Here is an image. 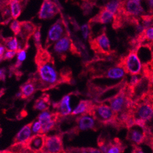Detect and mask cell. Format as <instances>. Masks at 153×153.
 Listing matches in <instances>:
<instances>
[{
    "label": "cell",
    "mask_w": 153,
    "mask_h": 153,
    "mask_svg": "<svg viewBox=\"0 0 153 153\" xmlns=\"http://www.w3.org/2000/svg\"><path fill=\"white\" fill-rule=\"evenodd\" d=\"M145 2L148 6V13L153 14V0H145Z\"/></svg>",
    "instance_id": "cell-38"
},
{
    "label": "cell",
    "mask_w": 153,
    "mask_h": 153,
    "mask_svg": "<svg viewBox=\"0 0 153 153\" xmlns=\"http://www.w3.org/2000/svg\"><path fill=\"white\" fill-rule=\"evenodd\" d=\"M147 136L146 128L138 124L128 128L127 139L132 145H140L145 142Z\"/></svg>",
    "instance_id": "cell-11"
},
{
    "label": "cell",
    "mask_w": 153,
    "mask_h": 153,
    "mask_svg": "<svg viewBox=\"0 0 153 153\" xmlns=\"http://www.w3.org/2000/svg\"><path fill=\"white\" fill-rule=\"evenodd\" d=\"M152 53H153V49H152Z\"/></svg>",
    "instance_id": "cell-45"
},
{
    "label": "cell",
    "mask_w": 153,
    "mask_h": 153,
    "mask_svg": "<svg viewBox=\"0 0 153 153\" xmlns=\"http://www.w3.org/2000/svg\"><path fill=\"white\" fill-rule=\"evenodd\" d=\"M118 12L128 18H139L145 14L141 1L137 0H122Z\"/></svg>",
    "instance_id": "cell-6"
},
{
    "label": "cell",
    "mask_w": 153,
    "mask_h": 153,
    "mask_svg": "<svg viewBox=\"0 0 153 153\" xmlns=\"http://www.w3.org/2000/svg\"><path fill=\"white\" fill-rule=\"evenodd\" d=\"M121 1L122 0H110L104 7L115 15L119 11Z\"/></svg>",
    "instance_id": "cell-28"
},
{
    "label": "cell",
    "mask_w": 153,
    "mask_h": 153,
    "mask_svg": "<svg viewBox=\"0 0 153 153\" xmlns=\"http://www.w3.org/2000/svg\"><path fill=\"white\" fill-rule=\"evenodd\" d=\"M91 24L88 23V24L83 25L80 27L81 33L83 39L85 40H89L91 39Z\"/></svg>",
    "instance_id": "cell-31"
},
{
    "label": "cell",
    "mask_w": 153,
    "mask_h": 153,
    "mask_svg": "<svg viewBox=\"0 0 153 153\" xmlns=\"http://www.w3.org/2000/svg\"><path fill=\"white\" fill-rule=\"evenodd\" d=\"M72 95V94L66 95L59 102L53 104V108L56 109V112H57L61 117H68L71 115L72 112L71 105Z\"/></svg>",
    "instance_id": "cell-17"
},
{
    "label": "cell",
    "mask_w": 153,
    "mask_h": 153,
    "mask_svg": "<svg viewBox=\"0 0 153 153\" xmlns=\"http://www.w3.org/2000/svg\"><path fill=\"white\" fill-rule=\"evenodd\" d=\"M153 98L148 94L134 102L132 113L136 124L146 128L153 126Z\"/></svg>",
    "instance_id": "cell-2"
},
{
    "label": "cell",
    "mask_w": 153,
    "mask_h": 153,
    "mask_svg": "<svg viewBox=\"0 0 153 153\" xmlns=\"http://www.w3.org/2000/svg\"><path fill=\"white\" fill-rule=\"evenodd\" d=\"M76 131H86L89 130H97L101 123L94 118L91 113H86L76 118Z\"/></svg>",
    "instance_id": "cell-9"
},
{
    "label": "cell",
    "mask_w": 153,
    "mask_h": 153,
    "mask_svg": "<svg viewBox=\"0 0 153 153\" xmlns=\"http://www.w3.org/2000/svg\"><path fill=\"white\" fill-rule=\"evenodd\" d=\"M32 124L33 122L30 123H28V125H25L24 127H23L20 131L15 135L14 139V143H26L32 137Z\"/></svg>",
    "instance_id": "cell-22"
},
{
    "label": "cell",
    "mask_w": 153,
    "mask_h": 153,
    "mask_svg": "<svg viewBox=\"0 0 153 153\" xmlns=\"http://www.w3.org/2000/svg\"><path fill=\"white\" fill-rule=\"evenodd\" d=\"M119 63L124 68L127 74L129 75L143 74V64L135 50H131L126 56L121 59Z\"/></svg>",
    "instance_id": "cell-4"
},
{
    "label": "cell",
    "mask_w": 153,
    "mask_h": 153,
    "mask_svg": "<svg viewBox=\"0 0 153 153\" xmlns=\"http://www.w3.org/2000/svg\"><path fill=\"white\" fill-rule=\"evenodd\" d=\"M139 19L145 29L153 26V14L142 15Z\"/></svg>",
    "instance_id": "cell-30"
},
{
    "label": "cell",
    "mask_w": 153,
    "mask_h": 153,
    "mask_svg": "<svg viewBox=\"0 0 153 153\" xmlns=\"http://www.w3.org/2000/svg\"><path fill=\"white\" fill-rule=\"evenodd\" d=\"M5 89L4 88H2L1 90H0V98L2 97V96L5 93Z\"/></svg>",
    "instance_id": "cell-43"
},
{
    "label": "cell",
    "mask_w": 153,
    "mask_h": 153,
    "mask_svg": "<svg viewBox=\"0 0 153 153\" xmlns=\"http://www.w3.org/2000/svg\"><path fill=\"white\" fill-rule=\"evenodd\" d=\"M41 129H42V125L39 120L36 121H33L32 127L33 134H40Z\"/></svg>",
    "instance_id": "cell-36"
},
{
    "label": "cell",
    "mask_w": 153,
    "mask_h": 153,
    "mask_svg": "<svg viewBox=\"0 0 153 153\" xmlns=\"http://www.w3.org/2000/svg\"><path fill=\"white\" fill-rule=\"evenodd\" d=\"M50 104L49 95L44 94L35 101L33 108L36 111L42 112L49 110L50 107Z\"/></svg>",
    "instance_id": "cell-24"
},
{
    "label": "cell",
    "mask_w": 153,
    "mask_h": 153,
    "mask_svg": "<svg viewBox=\"0 0 153 153\" xmlns=\"http://www.w3.org/2000/svg\"><path fill=\"white\" fill-rule=\"evenodd\" d=\"M6 51V48L4 47V45L2 43H0V59H2Z\"/></svg>",
    "instance_id": "cell-39"
},
{
    "label": "cell",
    "mask_w": 153,
    "mask_h": 153,
    "mask_svg": "<svg viewBox=\"0 0 153 153\" xmlns=\"http://www.w3.org/2000/svg\"><path fill=\"white\" fill-rule=\"evenodd\" d=\"M127 74L124 68L118 63L117 65L109 68L100 77L115 82H121L126 78Z\"/></svg>",
    "instance_id": "cell-14"
},
{
    "label": "cell",
    "mask_w": 153,
    "mask_h": 153,
    "mask_svg": "<svg viewBox=\"0 0 153 153\" xmlns=\"http://www.w3.org/2000/svg\"><path fill=\"white\" fill-rule=\"evenodd\" d=\"M20 24L21 31L19 36L22 40V43L19 49H21L22 45H23V48H28V40L31 37L33 36L38 26L35 25L33 23L28 21L20 22Z\"/></svg>",
    "instance_id": "cell-15"
},
{
    "label": "cell",
    "mask_w": 153,
    "mask_h": 153,
    "mask_svg": "<svg viewBox=\"0 0 153 153\" xmlns=\"http://www.w3.org/2000/svg\"><path fill=\"white\" fill-rule=\"evenodd\" d=\"M27 50L28 48H22V49H19L17 51V59L16 63H15V64L14 65L15 68H18L21 67L23 62L26 59Z\"/></svg>",
    "instance_id": "cell-29"
},
{
    "label": "cell",
    "mask_w": 153,
    "mask_h": 153,
    "mask_svg": "<svg viewBox=\"0 0 153 153\" xmlns=\"http://www.w3.org/2000/svg\"><path fill=\"white\" fill-rule=\"evenodd\" d=\"M20 92L21 94L20 98L22 99H26L32 96L36 91H37L36 84L32 78L22 85L20 87Z\"/></svg>",
    "instance_id": "cell-23"
},
{
    "label": "cell",
    "mask_w": 153,
    "mask_h": 153,
    "mask_svg": "<svg viewBox=\"0 0 153 153\" xmlns=\"http://www.w3.org/2000/svg\"><path fill=\"white\" fill-rule=\"evenodd\" d=\"M61 117L57 112H51L49 110L42 111L38 116V120L42 125L40 134H46L53 130Z\"/></svg>",
    "instance_id": "cell-10"
},
{
    "label": "cell",
    "mask_w": 153,
    "mask_h": 153,
    "mask_svg": "<svg viewBox=\"0 0 153 153\" xmlns=\"http://www.w3.org/2000/svg\"><path fill=\"white\" fill-rule=\"evenodd\" d=\"M2 40V44L4 45V47L7 50H13V51H17L19 50V44L18 42V39L17 37H8V38H3ZM1 43V42H0Z\"/></svg>",
    "instance_id": "cell-27"
},
{
    "label": "cell",
    "mask_w": 153,
    "mask_h": 153,
    "mask_svg": "<svg viewBox=\"0 0 153 153\" xmlns=\"http://www.w3.org/2000/svg\"><path fill=\"white\" fill-rule=\"evenodd\" d=\"M151 87V81L149 76L143 74L141 79L134 87L131 88V100L134 102L139 100L149 94Z\"/></svg>",
    "instance_id": "cell-12"
},
{
    "label": "cell",
    "mask_w": 153,
    "mask_h": 153,
    "mask_svg": "<svg viewBox=\"0 0 153 153\" xmlns=\"http://www.w3.org/2000/svg\"><path fill=\"white\" fill-rule=\"evenodd\" d=\"M53 51L59 58L64 60L68 52L76 53L77 49L72 42V40L67 34L56 42L53 45Z\"/></svg>",
    "instance_id": "cell-7"
},
{
    "label": "cell",
    "mask_w": 153,
    "mask_h": 153,
    "mask_svg": "<svg viewBox=\"0 0 153 153\" xmlns=\"http://www.w3.org/2000/svg\"><path fill=\"white\" fill-rule=\"evenodd\" d=\"M72 152H84V153H100L101 151L99 149L94 148H73Z\"/></svg>",
    "instance_id": "cell-34"
},
{
    "label": "cell",
    "mask_w": 153,
    "mask_h": 153,
    "mask_svg": "<svg viewBox=\"0 0 153 153\" xmlns=\"http://www.w3.org/2000/svg\"><path fill=\"white\" fill-rule=\"evenodd\" d=\"M34 61L37 71L31 76L36 86L37 91H46L70 81L69 72H58L53 57L48 50L40 45L36 48Z\"/></svg>",
    "instance_id": "cell-1"
},
{
    "label": "cell",
    "mask_w": 153,
    "mask_h": 153,
    "mask_svg": "<svg viewBox=\"0 0 153 153\" xmlns=\"http://www.w3.org/2000/svg\"><path fill=\"white\" fill-rule=\"evenodd\" d=\"M125 148L126 146L119 140L115 139L110 141L106 153H121L124 151Z\"/></svg>",
    "instance_id": "cell-26"
},
{
    "label": "cell",
    "mask_w": 153,
    "mask_h": 153,
    "mask_svg": "<svg viewBox=\"0 0 153 153\" xmlns=\"http://www.w3.org/2000/svg\"><path fill=\"white\" fill-rule=\"evenodd\" d=\"M6 79V70L5 68L0 69V81H4Z\"/></svg>",
    "instance_id": "cell-40"
},
{
    "label": "cell",
    "mask_w": 153,
    "mask_h": 153,
    "mask_svg": "<svg viewBox=\"0 0 153 153\" xmlns=\"http://www.w3.org/2000/svg\"><path fill=\"white\" fill-rule=\"evenodd\" d=\"M0 60H1V59H0Z\"/></svg>",
    "instance_id": "cell-46"
},
{
    "label": "cell",
    "mask_w": 153,
    "mask_h": 153,
    "mask_svg": "<svg viewBox=\"0 0 153 153\" xmlns=\"http://www.w3.org/2000/svg\"><path fill=\"white\" fill-rule=\"evenodd\" d=\"M142 75H143L142 74H130V77L127 81H126V79H125L126 84L130 87H134L138 82H139V81L142 78Z\"/></svg>",
    "instance_id": "cell-32"
},
{
    "label": "cell",
    "mask_w": 153,
    "mask_h": 153,
    "mask_svg": "<svg viewBox=\"0 0 153 153\" xmlns=\"http://www.w3.org/2000/svg\"><path fill=\"white\" fill-rule=\"evenodd\" d=\"M67 34L66 29L62 19H58L50 28L45 40V48L48 50L61 37Z\"/></svg>",
    "instance_id": "cell-8"
},
{
    "label": "cell",
    "mask_w": 153,
    "mask_h": 153,
    "mask_svg": "<svg viewBox=\"0 0 153 153\" xmlns=\"http://www.w3.org/2000/svg\"><path fill=\"white\" fill-rule=\"evenodd\" d=\"M46 135L44 134H36L25 143V146L31 152H42Z\"/></svg>",
    "instance_id": "cell-18"
},
{
    "label": "cell",
    "mask_w": 153,
    "mask_h": 153,
    "mask_svg": "<svg viewBox=\"0 0 153 153\" xmlns=\"http://www.w3.org/2000/svg\"><path fill=\"white\" fill-rule=\"evenodd\" d=\"M133 149L132 151V152H136V153H142L143 151V149L139 146V145H132Z\"/></svg>",
    "instance_id": "cell-41"
},
{
    "label": "cell",
    "mask_w": 153,
    "mask_h": 153,
    "mask_svg": "<svg viewBox=\"0 0 153 153\" xmlns=\"http://www.w3.org/2000/svg\"><path fill=\"white\" fill-rule=\"evenodd\" d=\"M115 15L104 7H102L99 12L89 20V23H100L102 25L109 24L113 22Z\"/></svg>",
    "instance_id": "cell-20"
},
{
    "label": "cell",
    "mask_w": 153,
    "mask_h": 153,
    "mask_svg": "<svg viewBox=\"0 0 153 153\" xmlns=\"http://www.w3.org/2000/svg\"><path fill=\"white\" fill-rule=\"evenodd\" d=\"M9 3L12 18L14 20H17L20 17L24 7L20 0H9Z\"/></svg>",
    "instance_id": "cell-25"
},
{
    "label": "cell",
    "mask_w": 153,
    "mask_h": 153,
    "mask_svg": "<svg viewBox=\"0 0 153 153\" xmlns=\"http://www.w3.org/2000/svg\"><path fill=\"white\" fill-rule=\"evenodd\" d=\"M82 1L83 2H85V3H87L92 6H94L97 3V0H82Z\"/></svg>",
    "instance_id": "cell-42"
},
{
    "label": "cell",
    "mask_w": 153,
    "mask_h": 153,
    "mask_svg": "<svg viewBox=\"0 0 153 153\" xmlns=\"http://www.w3.org/2000/svg\"><path fill=\"white\" fill-rule=\"evenodd\" d=\"M89 42L91 48L98 54L109 56L112 53L110 41L105 31H102L96 38H91Z\"/></svg>",
    "instance_id": "cell-5"
},
{
    "label": "cell",
    "mask_w": 153,
    "mask_h": 153,
    "mask_svg": "<svg viewBox=\"0 0 153 153\" xmlns=\"http://www.w3.org/2000/svg\"><path fill=\"white\" fill-rule=\"evenodd\" d=\"M34 41L36 47H38L42 45L41 44V33H40V26H38L36 30L35 33L33 34Z\"/></svg>",
    "instance_id": "cell-35"
},
{
    "label": "cell",
    "mask_w": 153,
    "mask_h": 153,
    "mask_svg": "<svg viewBox=\"0 0 153 153\" xmlns=\"http://www.w3.org/2000/svg\"><path fill=\"white\" fill-rule=\"evenodd\" d=\"M152 108H153V100H152Z\"/></svg>",
    "instance_id": "cell-44"
},
{
    "label": "cell",
    "mask_w": 153,
    "mask_h": 153,
    "mask_svg": "<svg viewBox=\"0 0 153 153\" xmlns=\"http://www.w3.org/2000/svg\"><path fill=\"white\" fill-rule=\"evenodd\" d=\"M17 54L16 51L7 50L2 58L3 60H10L14 57V56Z\"/></svg>",
    "instance_id": "cell-37"
},
{
    "label": "cell",
    "mask_w": 153,
    "mask_h": 153,
    "mask_svg": "<svg viewBox=\"0 0 153 153\" xmlns=\"http://www.w3.org/2000/svg\"><path fill=\"white\" fill-rule=\"evenodd\" d=\"M153 43L140 44L135 51L143 65L153 63Z\"/></svg>",
    "instance_id": "cell-19"
},
{
    "label": "cell",
    "mask_w": 153,
    "mask_h": 153,
    "mask_svg": "<svg viewBox=\"0 0 153 153\" xmlns=\"http://www.w3.org/2000/svg\"><path fill=\"white\" fill-rule=\"evenodd\" d=\"M10 28L15 36H19L21 31L20 22L17 20H14L11 22L10 25Z\"/></svg>",
    "instance_id": "cell-33"
},
{
    "label": "cell",
    "mask_w": 153,
    "mask_h": 153,
    "mask_svg": "<svg viewBox=\"0 0 153 153\" xmlns=\"http://www.w3.org/2000/svg\"><path fill=\"white\" fill-rule=\"evenodd\" d=\"M59 9L52 0H43L39 12L38 17L40 20H49L55 17L58 13Z\"/></svg>",
    "instance_id": "cell-16"
},
{
    "label": "cell",
    "mask_w": 153,
    "mask_h": 153,
    "mask_svg": "<svg viewBox=\"0 0 153 153\" xmlns=\"http://www.w3.org/2000/svg\"><path fill=\"white\" fill-rule=\"evenodd\" d=\"M61 135L45 136V145L42 152L60 153L65 152Z\"/></svg>",
    "instance_id": "cell-13"
},
{
    "label": "cell",
    "mask_w": 153,
    "mask_h": 153,
    "mask_svg": "<svg viewBox=\"0 0 153 153\" xmlns=\"http://www.w3.org/2000/svg\"><path fill=\"white\" fill-rule=\"evenodd\" d=\"M94 104V102L93 101L88 100H80L78 104L72 110L70 115L74 117H78L81 115L89 113L91 112Z\"/></svg>",
    "instance_id": "cell-21"
},
{
    "label": "cell",
    "mask_w": 153,
    "mask_h": 153,
    "mask_svg": "<svg viewBox=\"0 0 153 153\" xmlns=\"http://www.w3.org/2000/svg\"><path fill=\"white\" fill-rule=\"evenodd\" d=\"M89 113L102 125H113L116 126V114L105 102L94 103Z\"/></svg>",
    "instance_id": "cell-3"
}]
</instances>
